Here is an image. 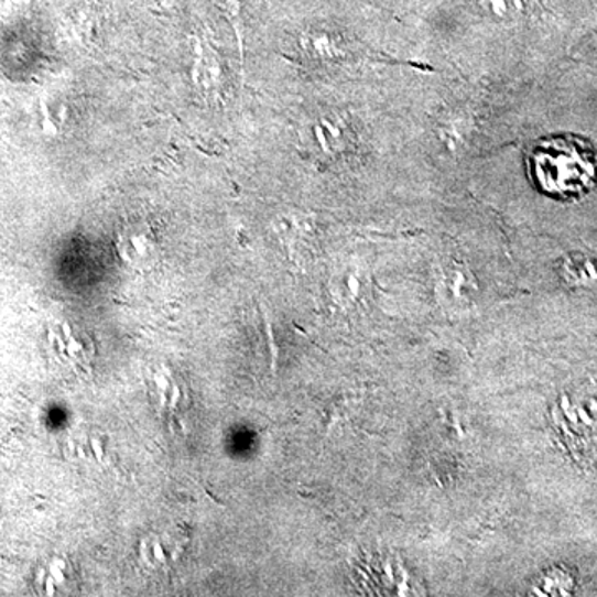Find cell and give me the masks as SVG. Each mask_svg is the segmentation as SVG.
I'll list each match as a JSON object with an SVG mask.
<instances>
[{
  "label": "cell",
  "mask_w": 597,
  "mask_h": 597,
  "mask_svg": "<svg viewBox=\"0 0 597 597\" xmlns=\"http://www.w3.org/2000/svg\"><path fill=\"white\" fill-rule=\"evenodd\" d=\"M534 183L556 198H576L597 182V150L579 137L536 141L530 152Z\"/></svg>",
  "instance_id": "6da1fadb"
},
{
  "label": "cell",
  "mask_w": 597,
  "mask_h": 597,
  "mask_svg": "<svg viewBox=\"0 0 597 597\" xmlns=\"http://www.w3.org/2000/svg\"><path fill=\"white\" fill-rule=\"evenodd\" d=\"M553 422L561 442L576 460H597V395L564 393L554 405Z\"/></svg>",
  "instance_id": "7a4b0ae2"
},
{
  "label": "cell",
  "mask_w": 597,
  "mask_h": 597,
  "mask_svg": "<svg viewBox=\"0 0 597 597\" xmlns=\"http://www.w3.org/2000/svg\"><path fill=\"white\" fill-rule=\"evenodd\" d=\"M117 251L128 265L143 269L155 262L159 256V239L150 226L131 222L118 235Z\"/></svg>",
  "instance_id": "3957f363"
},
{
  "label": "cell",
  "mask_w": 597,
  "mask_h": 597,
  "mask_svg": "<svg viewBox=\"0 0 597 597\" xmlns=\"http://www.w3.org/2000/svg\"><path fill=\"white\" fill-rule=\"evenodd\" d=\"M62 334L64 337L57 336V334L51 333V343H57L58 352L67 356V359L72 363L78 367H88L91 363V347H85V344L80 339L72 334L70 326L67 323L62 324Z\"/></svg>",
  "instance_id": "277c9868"
},
{
  "label": "cell",
  "mask_w": 597,
  "mask_h": 597,
  "mask_svg": "<svg viewBox=\"0 0 597 597\" xmlns=\"http://www.w3.org/2000/svg\"><path fill=\"white\" fill-rule=\"evenodd\" d=\"M303 47L307 54L316 58H334L339 54L336 41L324 32H311L303 39Z\"/></svg>",
  "instance_id": "5b68a950"
},
{
  "label": "cell",
  "mask_w": 597,
  "mask_h": 597,
  "mask_svg": "<svg viewBox=\"0 0 597 597\" xmlns=\"http://www.w3.org/2000/svg\"><path fill=\"white\" fill-rule=\"evenodd\" d=\"M64 569H65L64 561H61V560L52 561L51 569H48V573H51V576L54 577L55 584L64 583L65 580Z\"/></svg>",
  "instance_id": "8992f818"
},
{
  "label": "cell",
  "mask_w": 597,
  "mask_h": 597,
  "mask_svg": "<svg viewBox=\"0 0 597 597\" xmlns=\"http://www.w3.org/2000/svg\"><path fill=\"white\" fill-rule=\"evenodd\" d=\"M221 6L222 11L231 18H238L239 15V0H216Z\"/></svg>",
  "instance_id": "52a82bcc"
}]
</instances>
